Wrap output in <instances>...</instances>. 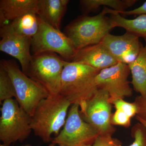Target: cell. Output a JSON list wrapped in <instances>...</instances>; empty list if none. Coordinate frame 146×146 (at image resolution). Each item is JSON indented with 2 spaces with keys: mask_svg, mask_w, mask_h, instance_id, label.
<instances>
[{
  "mask_svg": "<svg viewBox=\"0 0 146 146\" xmlns=\"http://www.w3.org/2000/svg\"><path fill=\"white\" fill-rule=\"evenodd\" d=\"M145 46L141 44L138 56L129 64L133 89L143 97H146V39Z\"/></svg>",
  "mask_w": 146,
  "mask_h": 146,
  "instance_id": "obj_15",
  "label": "cell"
},
{
  "mask_svg": "<svg viewBox=\"0 0 146 146\" xmlns=\"http://www.w3.org/2000/svg\"><path fill=\"white\" fill-rule=\"evenodd\" d=\"M69 2V0H38L37 15L50 25L60 30L61 20Z\"/></svg>",
  "mask_w": 146,
  "mask_h": 146,
  "instance_id": "obj_14",
  "label": "cell"
},
{
  "mask_svg": "<svg viewBox=\"0 0 146 146\" xmlns=\"http://www.w3.org/2000/svg\"><path fill=\"white\" fill-rule=\"evenodd\" d=\"M108 92L98 89L89 99L79 106L82 117L99 131L113 134L116 128L111 123L112 104Z\"/></svg>",
  "mask_w": 146,
  "mask_h": 146,
  "instance_id": "obj_9",
  "label": "cell"
},
{
  "mask_svg": "<svg viewBox=\"0 0 146 146\" xmlns=\"http://www.w3.org/2000/svg\"><path fill=\"white\" fill-rule=\"evenodd\" d=\"M136 119L138 121V122L142 123L146 129V121H145V120L143 119H141V118L137 116V115L136 116Z\"/></svg>",
  "mask_w": 146,
  "mask_h": 146,
  "instance_id": "obj_27",
  "label": "cell"
},
{
  "mask_svg": "<svg viewBox=\"0 0 146 146\" xmlns=\"http://www.w3.org/2000/svg\"><path fill=\"white\" fill-rule=\"evenodd\" d=\"M100 134L96 129L82 119L79 105L74 104L70 107L63 129L51 143L58 146L92 145Z\"/></svg>",
  "mask_w": 146,
  "mask_h": 146,
  "instance_id": "obj_7",
  "label": "cell"
},
{
  "mask_svg": "<svg viewBox=\"0 0 146 146\" xmlns=\"http://www.w3.org/2000/svg\"><path fill=\"white\" fill-rule=\"evenodd\" d=\"M137 1L136 0H82L80 1V8L85 13H90L102 6L110 7L115 12L125 11Z\"/></svg>",
  "mask_w": 146,
  "mask_h": 146,
  "instance_id": "obj_19",
  "label": "cell"
},
{
  "mask_svg": "<svg viewBox=\"0 0 146 146\" xmlns=\"http://www.w3.org/2000/svg\"><path fill=\"white\" fill-rule=\"evenodd\" d=\"M131 118L124 112L119 110H116L112 113L111 123L112 125H119L125 127H129L131 125Z\"/></svg>",
  "mask_w": 146,
  "mask_h": 146,
  "instance_id": "obj_24",
  "label": "cell"
},
{
  "mask_svg": "<svg viewBox=\"0 0 146 146\" xmlns=\"http://www.w3.org/2000/svg\"><path fill=\"white\" fill-rule=\"evenodd\" d=\"M101 43L118 62L130 64L138 56L141 44L139 37L126 32L120 36L108 34Z\"/></svg>",
  "mask_w": 146,
  "mask_h": 146,
  "instance_id": "obj_12",
  "label": "cell"
},
{
  "mask_svg": "<svg viewBox=\"0 0 146 146\" xmlns=\"http://www.w3.org/2000/svg\"><path fill=\"white\" fill-rule=\"evenodd\" d=\"M110 133L100 134L96 138L92 146H123L120 140L112 137Z\"/></svg>",
  "mask_w": 146,
  "mask_h": 146,
  "instance_id": "obj_23",
  "label": "cell"
},
{
  "mask_svg": "<svg viewBox=\"0 0 146 146\" xmlns=\"http://www.w3.org/2000/svg\"><path fill=\"white\" fill-rule=\"evenodd\" d=\"M131 136L134 141L128 146H146V129L141 123L138 122L133 126Z\"/></svg>",
  "mask_w": 146,
  "mask_h": 146,
  "instance_id": "obj_21",
  "label": "cell"
},
{
  "mask_svg": "<svg viewBox=\"0 0 146 146\" xmlns=\"http://www.w3.org/2000/svg\"><path fill=\"white\" fill-rule=\"evenodd\" d=\"M100 71L85 64L65 61L61 74L60 94L71 104L80 105L98 90L95 79Z\"/></svg>",
  "mask_w": 146,
  "mask_h": 146,
  "instance_id": "obj_2",
  "label": "cell"
},
{
  "mask_svg": "<svg viewBox=\"0 0 146 146\" xmlns=\"http://www.w3.org/2000/svg\"><path fill=\"white\" fill-rule=\"evenodd\" d=\"M38 17L39 29L32 39V55L54 52L65 61L71 62L77 50L71 39L60 30L54 28Z\"/></svg>",
  "mask_w": 146,
  "mask_h": 146,
  "instance_id": "obj_8",
  "label": "cell"
},
{
  "mask_svg": "<svg viewBox=\"0 0 146 146\" xmlns=\"http://www.w3.org/2000/svg\"><path fill=\"white\" fill-rule=\"evenodd\" d=\"M1 64L9 75L13 84L19 105L31 117L42 100L50 96L41 84L28 76L14 60H2Z\"/></svg>",
  "mask_w": 146,
  "mask_h": 146,
  "instance_id": "obj_5",
  "label": "cell"
},
{
  "mask_svg": "<svg viewBox=\"0 0 146 146\" xmlns=\"http://www.w3.org/2000/svg\"><path fill=\"white\" fill-rule=\"evenodd\" d=\"M0 35L2 38L0 50L17 59L22 71L26 74L32 57L31 53L32 39L17 34L9 25L1 28Z\"/></svg>",
  "mask_w": 146,
  "mask_h": 146,
  "instance_id": "obj_11",
  "label": "cell"
},
{
  "mask_svg": "<svg viewBox=\"0 0 146 146\" xmlns=\"http://www.w3.org/2000/svg\"><path fill=\"white\" fill-rule=\"evenodd\" d=\"M23 146H29V145H24ZM49 146H58L56 145H54V144L51 143L50 144V145Z\"/></svg>",
  "mask_w": 146,
  "mask_h": 146,
  "instance_id": "obj_28",
  "label": "cell"
},
{
  "mask_svg": "<svg viewBox=\"0 0 146 146\" xmlns=\"http://www.w3.org/2000/svg\"><path fill=\"white\" fill-rule=\"evenodd\" d=\"M38 2V0H1L0 12L12 21L27 13L37 14Z\"/></svg>",
  "mask_w": 146,
  "mask_h": 146,
  "instance_id": "obj_16",
  "label": "cell"
},
{
  "mask_svg": "<svg viewBox=\"0 0 146 146\" xmlns=\"http://www.w3.org/2000/svg\"><path fill=\"white\" fill-rule=\"evenodd\" d=\"M111 104L115 109L121 110L131 118L136 117L138 114V107L135 102H129L124 100L123 99H118Z\"/></svg>",
  "mask_w": 146,
  "mask_h": 146,
  "instance_id": "obj_22",
  "label": "cell"
},
{
  "mask_svg": "<svg viewBox=\"0 0 146 146\" xmlns=\"http://www.w3.org/2000/svg\"><path fill=\"white\" fill-rule=\"evenodd\" d=\"M130 73L128 65L118 62L100 71L95 79L96 86L98 89H104L108 92L111 103L118 99L131 97L133 90L128 80Z\"/></svg>",
  "mask_w": 146,
  "mask_h": 146,
  "instance_id": "obj_10",
  "label": "cell"
},
{
  "mask_svg": "<svg viewBox=\"0 0 146 146\" xmlns=\"http://www.w3.org/2000/svg\"><path fill=\"white\" fill-rule=\"evenodd\" d=\"M71 104L65 97L59 94L50 96L42 100L31 117L32 130L45 143L52 141L65 125Z\"/></svg>",
  "mask_w": 146,
  "mask_h": 146,
  "instance_id": "obj_1",
  "label": "cell"
},
{
  "mask_svg": "<svg viewBox=\"0 0 146 146\" xmlns=\"http://www.w3.org/2000/svg\"><path fill=\"white\" fill-rule=\"evenodd\" d=\"M71 62L85 64L100 71L118 63L101 42L78 50Z\"/></svg>",
  "mask_w": 146,
  "mask_h": 146,
  "instance_id": "obj_13",
  "label": "cell"
},
{
  "mask_svg": "<svg viewBox=\"0 0 146 146\" xmlns=\"http://www.w3.org/2000/svg\"><path fill=\"white\" fill-rule=\"evenodd\" d=\"M134 102L136 103L138 107L137 116L146 121V97L138 96L135 98Z\"/></svg>",
  "mask_w": 146,
  "mask_h": 146,
  "instance_id": "obj_26",
  "label": "cell"
},
{
  "mask_svg": "<svg viewBox=\"0 0 146 146\" xmlns=\"http://www.w3.org/2000/svg\"><path fill=\"white\" fill-rule=\"evenodd\" d=\"M0 146H5L4 145H3V144H1V145H0Z\"/></svg>",
  "mask_w": 146,
  "mask_h": 146,
  "instance_id": "obj_29",
  "label": "cell"
},
{
  "mask_svg": "<svg viewBox=\"0 0 146 146\" xmlns=\"http://www.w3.org/2000/svg\"><path fill=\"white\" fill-rule=\"evenodd\" d=\"M65 62L60 56L54 52L32 55L26 75L43 86L50 96L59 95Z\"/></svg>",
  "mask_w": 146,
  "mask_h": 146,
  "instance_id": "obj_6",
  "label": "cell"
},
{
  "mask_svg": "<svg viewBox=\"0 0 146 146\" xmlns=\"http://www.w3.org/2000/svg\"><path fill=\"white\" fill-rule=\"evenodd\" d=\"M114 28H123L127 32L146 39V14L139 15L133 19H127L119 13H113L110 17Z\"/></svg>",
  "mask_w": 146,
  "mask_h": 146,
  "instance_id": "obj_17",
  "label": "cell"
},
{
  "mask_svg": "<svg viewBox=\"0 0 146 146\" xmlns=\"http://www.w3.org/2000/svg\"><path fill=\"white\" fill-rule=\"evenodd\" d=\"M92 146V145H86V146Z\"/></svg>",
  "mask_w": 146,
  "mask_h": 146,
  "instance_id": "obj_30",
  "label": "cell"
},
{
  "mask_svg": "<svg viewBox=\"0 0 146 146\" xmlns=\"http://www.w3.org/2000/svg\"><path fill=\"white\" fill-rule=\"evenodd\" d=\"M105 11L106 14H112L113 13H119L121 15L125 16H129V15H141L142 14H146V1L141 6L137 8L134 9L129 11H120V12H115L112 9L108 8H105Z\"/></svg>",
  "mask_w": 146,
  "mask_h": 146,
  "instance_id": "obj_25",
  "label": "cell"
},
{
  "mask_svg": "<svg viewBox=\"0 0 146 146\" xmlns=\"http://www.w3.org/2000/svg\"><path fill=\"white\" fill-rule=\"evenodd\" d=\"M1 108L0 140L5 146L25 140L31 133V117L13 98L4 101Z\"/></svg>",
  "mask_w": 146,
  "mask_h": 146,
  "instance_id": "obj_4",
  "label": "cell"
},
{
  "mask_svg": "<svg viewBox=\"0 0 146 146\" xmlns=\"http://www.w3.org/2000/svg\"><path fill=\"white\" fill-rule=\"evenodd\" d=\"M16 98L15 89L11 79L5 69L0 64V104L9 99Z\"/></svg>",
  "mask_w": 146,
  "mask_h": 146,
  "instance_id": "obj_20",
  "label": "cell"
},
{
  "mask_svg": "<svg viewBox=\"0 0 146 146\" xmlns=\"http://www.w3.org/2000/svg\"><path fill=\"white\" fill-rule=\"evenodd\" d=\"M9 26L17 34L32 39L39 29V17L36 13H27L11 21Z\"/></svg>",
  "mask_w": 146,
  "mask_h": 146,
  "instance_id": "obj_18",
  "label": "cell"
},
{
  "mask_svg": "<svg viewBox=\"0 0 146 146\" xmlns=\"http://www.w3.org/2000/svg\"><path fill=\"white\" fill-rule=\"evenodd\" d=\"M113 28L110 18L102 11L96 16H83L75 19L65 28V34L78 50L99 44Z\"/></svg>",
  "mask_w": 146,
  "mask_h": 146,
  "instance_id": "obj_3",
  "label": "cell"
}]
</instances>
